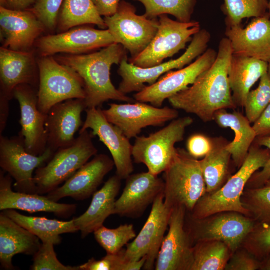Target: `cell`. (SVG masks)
<instances>
[{"label": "cell", "instance_id": "6da1fadb", "mask_svg": "<svg viewBox=\"0 0 270 270\" xmlns=\"http://www.w3.org/2000/svg\"><path fill=\"white\" fill-rule=\"evenodd\" d=\"M232 55L230 40L222 38L213 64L190 86L168 99L172 106L194 114L204 122L213 120L218 110L236 108L228 79Z\"/></svg>", "mask_w": 270, "mask_h": 270}, {"label": "cell", "instance_id": "7a4b0ae2", "mask_svg": "<svg viewBox=\"0 0 270 270\" xmlns=\"http://www.w3.org/2000/svg\"><path fill=\"white\" fill-rule=\"evenodd\" d=\"M126 58L127 50L120 44H114L92 53L60 56L56 59L82 79L87 109L100 108L110 100L124 102L136 101L116 88L111 80L112 66L120 64Z\"/></svg>", "mask_w": 270, "mask_h": 270}, {"label": "cell", "instance_id": "3957f363", "mask_svg": "<svg viewBox=\"0 0 270 270\" xmlns=\"http://www.w3.org/2000/svg\"><path fill=\"white\" fill-rule=\"evenodd\" d=\"M270 158V151L254 142L238 171L218 190L206 194L191 212L190 217L200 220L228 212H239L249 216L244 206L242 196L248 182L259 169L263 168Z\"/></svg>", "mask_w": 270, "mask_h": 270}, {"label": "cell", "instance_id": "277c9868", "mask_svg": "<svg viewBox=\"0 0 270 270\" xmlns=\"http://www.w3.org/2000/svg\"><path fill=\"white\" fill-rule=\"evenodd\" d=\"M164 202L170 209L183 206L191 212L206 192L200 160L183 148H177L164 172Z\"/></svg>", "mask_w": 270, "mask_h": 270}, {"label": "cell", "instance_id": "5b68a950", "mask_svg": "<svg viewBox=\"0 0 270 270\" xmlns=\"http://www.w3.org/2000/svg\"><path fill=\"white\" fill-rule=\"evenodd\" d=\"M78 135L72 144L58 150L44 166L35 170L38 194H48L56 189L97 154L92 132L86 130Z\"/></svg>", "mask_w": 270, "mask_h": 270}, {"label": "cell", "instance_id": "8992f818", "mask_svg": "<svg viewBox=\"0 0 270 270\" xmlns=\"http://www.w3.org/2000/svg\"><path fill=\"white\" fill-rule=\"evenodd\" d=\"M193 122L190 116L178 118L148 136H137L132 147L134 162L144 164L154 175L164 172L176 155V144L184 140L186 129Z\"/></svg>", "mask_w": 270, "mask_h": 270}, {"label": "cell", "instance_id": "52a82bcc", "mask_svg": "<svg viewBox=\"0 0 270 270\" xmlns=\"http://www.w3.org/2000/svg\"><path fill=\"white\" fill-rule=\"evenodd\" d=\"M39 84L38 106L48 114L56 104L72 99H85L86 92L81 78L52 56H42L38 62Z\"/></svg>", "mask_w": 270, "mask_h": 270}, {"label": "cell", "instance_id": "ba28073f", "mask_svg": "<svg viewBox=\"0 0 270 270\" xmlns=\"http://www.w3.org/2000/svg\"><path fill=\"white\" fill-rule=\"evenodd\" d=\"M158 32L148 47L128 62L142 68H151L164 62L180 50L191 42L193 36L201 30L198 22H182L174 20L167 14L160 16Z\"/></svg>", "mask_w": 270, "mask_h": 270}, {"label": "cell", "instance_id": "9c48e42d", "mask_svg": "<svg viewBox=\"0 0 270 270\" xmlns=\"http://www.w3.org/2000/svg\"><path fill=\"white\" fill-rule=\"evenodd\" d=\"M210 33L201 29L192 38L185 52L179 58L148 68L138 67L123 60L120 64L118 74L122 78L118 90L124 94L138 92L148 86L156 82L162 75L175 69H180L188 66L204 53L210 40Z\"/></svg>", "mask_w": 270, "mask_h": 270}, {"label": "cell", "instance_id": "30bf717a", "mask_svg": "<svg viewBox=\"0 0 270 270\" xmlns=\"http://www.w3.org/2000/svg\"><path fill=\"white\" fill-rule=\"evenodd\" d=\"M134 6L125 0L120 1L115 14L104 19L108 29L116 40L135 58L142 52L155 36L159 22L144 14H136Z\"/></svg>", "mask_w": 270, "mask_h": 270}, {"label": "cell", "instance_id": "8fae6325", "mask_svg": "<svg viewBox=\"0 0 270 270\" xmlns=\"http://www.w3.org/2000/svg\"><path fill=\"white\" fill-rule=\"evenodd\" d=\"M211 216L208 220L190 217L186 230L192 242L220 241L225 244L232 254L240 248L257 224L250 217L236 212H222Z\"/></svg>", "mask_w": 270, "mask_h": 270}, {"label": "cell", "instance_id": "7c38bea8", "mask_svg": "<svg viewBox=\"0 0 270 270\" xmlns=\"http://www.w3.org/2000/svg\"><path fill=\"white\" fill-rule=\"evenodd\" d=\"M54 154L50 148L40 156L28 152L24 138L20 134L8 138L0 135V166L16 181L14 185L16 192L37 194L33 173L44 166Z\"/></svg>", "mask_w": 270, "mask_h": 270}, {"label": "cell", "instance_id": "4fadbf2b", "mask_svg": "<svg viewBox=\"0 0 270 270\" xmlns=\"http://www.w3.org/2000/svg\"><path fill=\"white\" fill-rule=\"evenodd\" d=\"M108 105V109L102 110L105 117L120 128L130 140L138 136L143 128L163 126L179 116L178 110L173 108H158L137 101Z\"/></svg>", "mask_w": 270, "mask_h": 270}, {"label": "cell", "instance_id": "5bb4252c", "mask_svg": "<svg viewBox=\"0 0 270 270\" xmlns=\"http://www.w3.org/2000/svg\"><path fill=\"white\" fill-rule=\"evenodd\" d=\"M172 209L164 202V192L156 199L150 213L142 230L133 242L126 245L124 258L130 262L146 258L144 270L154 269L164 234L168 227Z\"/></svg>", "mask_w": 270, "mask_h": 270}, {"label": "cell", "instance_id": "9a60e30c", "mask_svg": "<svg viewBox=\"0 0 270 270\" xmlns=\"http://www.w3.org/2000/svg\"><path fill=\"white\" fill-rule=\"evenodd\" d=\"M217 53L214 49H207L194 62L178 70L167 72L154 84L136 92L134 96V99L162 108L166 99L193 84L202 73L208 69L215 61Z\"/></svg>", "mask_w": 270, "mask_h": 270}, {"label": "cell", "instance_id": "2e32d148", "mask_svg": "<svg viewBox=\"0 0 270 270\" xmlns=\"http://www.w3.org/2000/svg\"><path fill=\"white\" fill-rule=\"evenodd\" d=\"M116 44L108 29L97 30L86 25L73 28L56 34L38 40L36 46L42 56L58 53L79 55L88 54Z\"/></svg>", "mask_w": 270, "mask_h": 270}, {"label": "cell", "instance_id": "e0dca14e", "mask_svg": "<svg viewBox=\"0 0 270 270\" xmlns=\"http://www.w3.org/2000/svg\"><path fill=\"white\" fill-rule=\"evenodd\" d=\"M85 121L79 133L88 129L108 148L116 168V174L126 180L133 172L132 147L130 140L116 126L109 122L100 108H87Z\"/></svg>", "mask_w": 270, "mask_h": 270}, {"label": "cell", "instance_id": "ac0fdd59", "mask_svg": "<svg viewBox=\"0 0 270 270\" xmlns=\"http://www.w3.org/2000/svg\"><path fill=\"white\" fill-rule=\"evenodd\" d=\"M186 211L183 206L172 209L168 232L162 244L155 264L156 270H191L194 250L185 227Z\"/></svg>", "mask_w": 270, "mask_h": 270}, {"label": "cell", "instance_id": "d6986e66", "mask_svg": "<svg viewBox=\"0 0 270 270\" xmlns=\"http://www.w3.org/2000/svg\"><path fill=\"white\" fill-rule=\"evenodd\" d=\"M38 90L32 86L21 84L13 92V97L18 101L20 110L22 130L19 134L24 138L26 151L36 156L47 149L45 128L47 114L38 108Z\"/></svg>", "mask_w": 270, "mask_h": 270}, {"label": "cell", "instance_id": "ffe728a7", "mask_svg": "<svg viewBox=\"0 0 270 270\" xmlns=\"http://www.w3.org/2000/svg\"><path fill=\"white\" fill-rule=\"evenodd\" d=\"M115 203L114 214L138 218L164 192V180L149 172L130 174Z\"/></svg>", "mask_w": 270, "mask_h": 270}, {"label": "cell", "instance_id": "44dd1931", "mask_svg": "<svg viewBox=\"0 0 270 270\" xmlns=\"http://www.w3.org/2000/svg\"><path fill=\"white\" fill-rule=\"evenodd\" d=\"M86 109L84 99H72L52 106L47 114L45 128L47 148L55 152L72 144L84 122L82 114Z\"/></svg>", "mask_w": 270, "mask_h": 270}, {"label": "cell", "instance_id": "7402d4cb", "mask_svg": "<svg viewBox=\"0 0 270 270\" xmlns=\"http://www.w3.org/2000/svg\"><path fill=\"white\" fill-rule=\"evenodd\" d=\"M0 38L2 46L12 50H30L46 30L30 9L11 10L0 6Z\"/></svg>", "mask_w": 270, "mask_h": 270}, {"label": "cell", "instance_id": "603a6c76", "mask_svg": "<svg viewBox=\"0 0 270 270\" xmlns=\"http://www.w3.org/2000/svg\"><path fill=\"white\" fill-rule=\"evenodd\" d=\"M114 166V160L109 156L97 154L62 186L48 194L46 196L56 202L66 197H70L76 200L87 199L97 191L104 177Z\"/></svg>", "mask_w": 270, "mask_h": 270}, {"label": "cell", "instance_id": "cb8c5ba5", "mask_svg": "<svg viewBox=\"0 0 270 270\" xmlns=\"http://www.w3.org/2000/svg\"><path fill=\"white\" fill-rule=\"evenodd\" d=\"M225 35L233 54L252 58L268 62L270 60V17L253 18L245 28L226 27Z\"/></svg>", "mask_w": 270, "mask_h": 270}, {"label": "cell", "instance_id": "d4e9b609", "mask_svg": "<svg viewBox=\"0 0 270 270\" xmlns=\"http://www.w3.org/2000/svg\"><path fill=\"white\" fill-rule=\"evenodd\" d=\"M12 178L3 170H0V210H18L30 213L46 212L54 213L62 218L74 214L76 206L60 204L50 200L46 196L13 191Z\"/></svg>", "mask_w": 270, "mask_h": 270}, {"label": "cell", "instance_id": "484cf974", "mask_svg": "<svg viewBox=\"0 0 270 270\" xmlns=\"http://www.w3.org/2000/svg\"><path fill=\"white\" fill-rule=\"evenodd\" d=\"M34 58L31 52L0 48V95L9 100L13 97L14 88L21 84L36 88L39 84Z\"/></svg>", "mask_w": 270, "mask_h": 270}, {"label": "cell", "instance_id": "4316f807", "mask_svg": "<svg viewBox=\"0 0 270 270\" xmlns=\"http://www.w3.org/2000/svg\"><path fill=\"white\" fill-rule=\"evenodd\" d=\"M40 239L2 212L0 214V262L1 268L15 270L12 258L18 254L34 256L39 250Z\"/></svg>", "mask_w": 270, "mask_h": 270}, {"label": "cell", "instance_id": "83f0119b", "mask_svg": "<svg viewBox=\"0 0 270 270\" xmlns=\"http://www.w3.org/2000/svg\"><path fill=\"white\" fill-rule=\"evenodd\" d=\"M122 180L116 174L110 177L102 188L92 195V202L86 211L73 219L82 238L94 232L104 226L108 216L114 214L116 198L120 190Z\"/></svg>", "mask_w": 270, "mask_h": 270}, {"label": "cell", "instance_id": "f1b7e54d", "mask_svg": "<svg viewBox=\"0 0 270 270\" xmlns=\"http://www.w3.org/2000/svg\"><path fill=\"white\" fill-rule=\"evenodd\" d=\"M267 62L233 54L228 69V79L236 106H244L246 97L254 84L268 72Z\"/></svg>", "mask_w": 270, "mask_h": 270}, {"label": "cell", "instance_id": "f546056e", "mask_svg": "<svg viewBox=\"0 0 270 270\" xmlns=\"http://www.w3.org/2000/svg\"><path fill=\"white\" fill-rule=\"evenodd\" d=\"M214 120L219 126L230 128L234 133V140L226 145L235 165L240 168L256 138V134L246 116L234 111L230 113L223 109L217 111Z\"/></svg>", "mask_w": 270, "mask_h": 270}, {"label": "cell", "instance_id": "4dcf8cb0", "mask_svg": "<svg viewBox=\"0 0 270 270\" xmlns=\"http://www.w3.org/2000/svg\"><path fill=\"white\" fill-rule=\"evenodd\" d=\"M2 212L19 225L38 236L42 242H51L54 245L60 244L62 238L60 235L78 232L74 220L64 222L46 218L26 216L13 209Z\"/></svg>", "mask_w": 270, "mask_h": 270}, {"label": "cell", "instance_id": "1f68e13d", "mask_svg": "<svg viewBox=\"0 0 270 270\" xmlns=\"http://www.w3.org/2000/svg\"><path fill=\"white\" fill-rule=\"evenodd\" d=\"M212 141V149L200 160L208 194L218 190L225 184L232 157L226 148L228 143L220 139Z\"/></svg>", "mask_w": 270, "mask_h": 270}, {"label": "cell", "instance_id": "d6a6232c", "mask_svg": "<svg viewBox=\"0 0 270 270\" xmlns=\"http://www.w3.org/2000/svg\"><path fill=\"white\" fill-rule=\"evenodd\" d=\"M88 24L98 26L102 30L106 26L92 0H64L58 22L60 31L64 32L73 28Z\"/></svg>", "mask_w": 270, "mask_h": 270}, {"label": "cell", "instance_id": "836d02e7", "mask_svg": "<svg viewBox=\"0 0 270 270\" xmlns=\"http://www.w3.org/2000/svg\"><path fill=\"white\" fill-rule=\"evenodd\" d=\"M191 270H223L232 254L229 248L218 240H204L193 246Z\"/></svg>", "mask_w": 270, "mask_h": 270}, {"label": "cell", "instance_id": "e575fe53", "mask_svg": "<svg viewBox=\"0 0 270 270\" xmlns=\"http://www.w3.org/2000/svg\"><path fill=\"white\" fill-rule=\"evenodd\" d=\"M145 8L144 15L150 19L158 18L163 14H170L176 20L192 21L196 0H136Z\"/></svg>", "mask_w": 270, "mask_h": 270}, {"label": "cell", "instance_id": "d590c367", "mask_svg": "<svg viewBox=\"0 0 270 270\" xmlns=\"http://www.w3.org/2000/svg\"><path fill=\"white\" fill-rule=\"evenodd\" d=\"M222 9L226 27L241 25L244 18L264 16L268 13V0H224Z\"/></svg>", "mask_w": 270, "mask_h": 270}, {"label": "cell", "instance_id": "8d00e7d4", "mask_svg": "<svg viewBox=\"0 0 270 270\" xmlns=\"http://www.w3.org/2000/svg\"><path fill=\"white\" fill-rule=\"evenodd\" d=\"M244 192L242 202L249 216L258 224H270V180L260 188Z\"/></svg>", "mask_w": 270, "mask_h": 270}, {"label": "cell", "instance_id": "74e56055", "mask_svg": "<svg viewBox=\"0 0 270 270\" xmlns=\"http://www.w3.org/2000/svg\"><path fill=\"white\" fill-rule=\"evenodd\" d=\"M95 239L108 254L119 252L136 236L133 224H122L110 229L102 226L94 232Z\"/></svg>", "mask_w": 270, "mask_h": 270}, {"label": "cell", "instance_id": "f35d334b", "mask_svg": "<svg viewBox=\"0 0 270 270\" xmlns=\"http://www.w3.org/2000/svg\"><path fill=\"white\" fill-rule=\"evenodd\" d=\"M270 104V78L268 72L260 78L258 88L250 90L246 98L244 108L246 116L254 124Z\"/></svg>", "mask_w": 270, "mask_h": 270}, {"label": "cell", "instance_id": "ab89813d", "mask_svg": "<svg viewBox=\"0 0 270 270\" xmlns=\"http://www.w3.org/2000/svg\"><path fill=\"white\" fill-rule=\"evenodd\" d=\"M125 249L115 254H108L97 260L92 258L79 266L80 270H140L144 268L146 258L136 262H130L124 258Z\"/></svg>", "mask_w": 270, "mask_h": 270}, {"label": "cell", "instance_id": "60d3db41", "mask_svg": "<svg viewBox=\"0 0 270 270\" xmlns=\"http://www.w3.org/2000/svg\"><path fill=\"white\" fill-rule=\"evenodd\" d=\"M260 262L270 254V224H256L243 244Z\"/></svg>", "mask_w": 270, "mask_h": 270}, {"label": "cell", "instance_id": "b9f144b4", "mask_svg": "<svg viewBox=\"0 0 270 270\" xmlns=\"http://www.w3.org/2000/svg\"><path fill=\"white\" fill-rule=\"evenodd\" d=\"M53 242H42L38 251L33 256L32 270H80L79 266H65L57 258Z\"/></svg>", "mask_w": 270, "mask_h": 270}, {"label": "cell", "instance_id": "7bdbcfd3", "mask_svg": "<svg viewBox=\"0 0 270 270\" xmlns=\"http://www.w3.org/2000/svg\"><path fill=\"white\" fill-rule=\"evenodd\" d=\"M64 0H36L30 8L46 29L54 30L58 25L59 14Z\"/></svg>", "mask_w": 270, "mask_h": 270}, {"label": "cell", "instance_id": "ee69618b", "mask_svg": "<svg viewBox=\"0 0 270 270\" xmlns=\"http://www.w3.org/2000/svg\"><path fill=\"white\" fill-rule=\"evenodd\" d=\"M261 262L245 248H238L232 254L226 268V270H260Z\"/></svg>", "mask_w": 270, "mask_h": 270}, {"label": "cell", "instance_id": "f6af8a7d", "mask_svg": "<svg viewBox=\"0 0 270 270\" xmlns=\"http://www.w3.org/2000/svg\"><path fill=\"white\" fill-rule=\"evenodd\" d=\"M186 147L189 154L198 158L204 157L211 150L213 141L204 135L195 134L188 138Z\"/></svg>", "mask_w": 270, "mask_h": 270}, {"label": "cell", "instance_id": "bcb514c9", "mask_svg": "<svg viewBox=\"0 0 270 270\" xmlns=\"http://www.w3.org/2000/svg\"><path fill=\"white\" fill-rule=\"evenodd\" d=\"M254 142L260 146L266 148L270 151V136L256 137ZM269 180H270V158L262 169L259 172H256L252 175L248 184L249 188H260Z\"/></svg>", "mask_w": 270, "mask_h": 270}, {"label": "cell", "instance_id": "7dc6e473", "mask_svg": "<svg viewBox=\"0 0 270 270\" xmlns=\"http://www.w3.org/2000/svg\"><path fill=\"white\" fill-rule=\"evenodd\" d=\"M252 128L256 137L270 136V104L254 123Z\"/></svg>", "mask_w": 270, "mask_h": 270}, {"label": "cell", "instance_id": "c3c4849f", "mask_svg": "<svg viewBox=\"0 0 270 270\" xmlns=\"http://www.w3.org/2000/svg\"><path fill=\"white\" fill-rule=\"evenodd\" d=\"M102 16H110L116 14L120 0H92Z\"/></svg>", "mask_w": 270, "mask_h": 270}, {"label": "cell", "instance_id": "681fc988", "mask_svg": "<svg viewBox=\"0 0 270 270\" xmlns=\"http://www.w3.org/2000/svg\"><path fill=\"white\" fill-rule=\"evenodd\" d=\"M9 100L4 96H0V135L5 130L10 112Z\"/></svg>", "mask_w": 270, "mask_h": 270}, {"label": "cell", "instance_id": "f907efd6", "mask_svg": "<svg viewBox=\"0 0 270 270\" xmlns=\"http://www.w3.org/2000/svg\"><path fill=\"white\" fill-rule=\"evenodd\" d=\"M36 0H7L6 8L14 10H26L30 8Z\"/></svg>", "mask_w": 270, "mask_h": 270}, {"label": "cell", "instance_id": "816d5d0a", "mask_svg": "<svg viewBox=\"0 0 270 270\" xmlns=\"http://www.w3.org/2000/svg\"><path fill=\"white\" fill-rule=\"evenodd\" d=\"M260 270H270V254L262 262Z\"/></svg>", "mask_w": 270, "mask_h": 270}, {"label": "cell", "instance_id": "f5cc1de1", "mask_svg": "<svg viewBox=\"0 0 270 270\" xmlns=\"http://www.w3.org/2000/svg\"><path fill=\"white\" fill-rule=\"evenodd\" d=\"M0 6L6 8L7 0H0Z\"/></svg>", "mask_w": 270, "mask_h": 270}, {"label": "cell", "instance_id": "db71d44e", "mask_svg": "<svg viewBox=\"0 0 270 270\" xmlns=\"http://www.w3.org/2000/svg\"><path fill=\"white\" fill-rule=\"evenodd\" d=\"M268 63V74L270 78V60Z\"/></svg>", "mask_w": 270, "mask_h": 270}, {"label": "cell", "instance_id": "11a10c76", "mask_svg": "<svg viewBox=\"0 0 270 270\" xmlns=\"http://www.w3.org/2000/svg\"><path fill=\"white\" fill-rule=\"evenodd\" d=\"M268 14L270 17V0L268 1Z\"/></svg>", "mask_w": 270, "mask_h": 270}]
</instances>
